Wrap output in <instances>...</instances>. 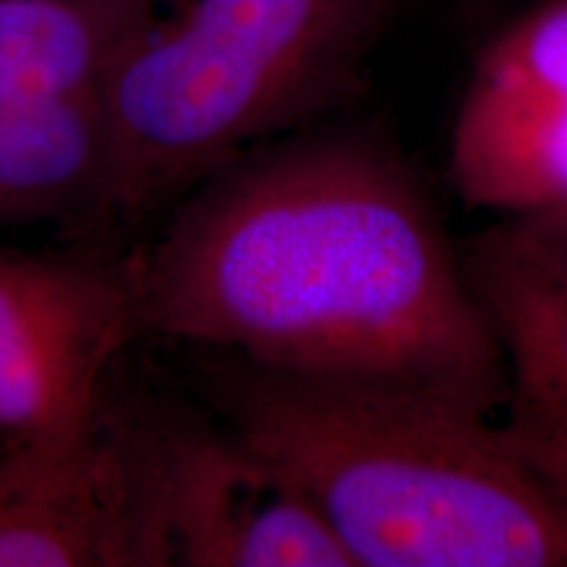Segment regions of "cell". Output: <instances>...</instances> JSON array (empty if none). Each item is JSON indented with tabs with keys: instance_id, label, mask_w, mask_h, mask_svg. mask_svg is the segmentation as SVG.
Wrapping results in <instances>:
<instances>
[{
	"instance_id": "1",
	"label": "cell",
	"mask_w": 567,
	"mask_h": 567,
	"mask_svg": "<svg viewBox=\"0 0 567 567\" xmlns=\"http://www.w3.org/2000/svg\"><path fill=\"white\" fill-rule=\"evenodd\" d=\"M130 264L140 334L505 413L463 252L413 163L368 126L326 118L252 147Z\"/></svg>"
},
{
	"instance_id": "2",
	"label": "cell",
	"mask_w": 567,
	"mask_h": 567,
	"mask_svg": "<svg viewBox=\"0 0 567 567\" xmlns=\"http://www.w3.org/2000/svg\"><path fill=\"white\" fill-rule=\"evenodd\" d=\"M205 352L218 421L308 494L352 567H567V463L507 417Z\"/></svg>"
},
{
	"instance_id": "3",
	"label": "cell",
	"mask_w": 567,
	"mask_h": 567,
	"mask_svg": "<svg viewBox=\"0 0 567 567\" xmlns=\"http://www.w3.org/2000/svg\"><path fill=\"white\" fill-rule=\"evenodd\" d=\"M400 0H137L101 87V208L145 216L363 90Z\"/></svg>"
},
{
	"instance_id": "4",
	"label": "cell",
	"mask_w": 567,
	"mask_h": 567,
	"mask_svg": "<svg viewBox=\"0 0 567 567\" xmlns=\"http://www.w3.org/2000/svg\"><path fill=\"white\" fill-rule=\"evenodd\" d=\"M163 567H352L308 494L218 421H145Z\"/></svg>"
},
{
	"instance_id": "5",
	"label": "cell",
	"mask_w": 567,
	"mask_h": 567,
	"mask_svg": "<svg viewBox=\"0 0 567 567\" xmlns=\"http://www.w3.org/2000/svg\"><path fill=\"white\" fill-rule=\"evenodd\" d=\"M134 334L132 264L0 247V434L34 442L87 429Z\"/></svg>"
},
{
	"instance_id": "6",
	"label": "cell",
	"mask_w": 567,
	"mask_h": 567,
	"mask_svg": "<svg viewBox=\"0 0 567 567\" xmlns=\"http://www.w3.org/2000/svg\"><path fill=\"white\" fill-rule=\"evenodd\" d=\"M0 567H163L145 421L105 405L80 434L0 455Z\"/></svg>"
},
{
	"instance_id": "7",
	"label": "cell",
	"mask_w": 567,
	"mask_h": 567,
	"mask_svg": "<svg viewBox=\"0 0 567 567\" xmlns=\"http://www.w3.org/2000/svg\"><path fill=\"white\" fill-rule=\"evenodd\" d=\"M450 176L471 208L523 216L567 197V0H530L484 42L460 97Z\"/></svg>"
},
{
	"instance_id": "8",
	"label": "cell",
	"mask_w": 567,
	"mask_h": 567,
	"mask_svg": "<svg viewBox=\"0 0 567 567\" xmlns=\"http://www.w3.org/2000/svg\"><path fill=\"white\" fill-rule=\"evenodd\" d=\"M463 258L505 358V417L567 463V271L494 229Z\"/></svg>"
},
{
	"instance_id": "9",
	"label": "cell",
	"mask_w": 567,
	"mask_h": 567,
	"mask_svg": "<svg viewBox=\"0 0 567 567\" xmlns=\"http://www.w3.org/2000/svg\"><path fill=\"white\" fill-rule=\"evenodd\" d=\"M105 174L101 92L0 111V226L101 203Z\"/></svg>"
},
{
	"instance_id": "10",
	"label": "cell",
	"mask_w": 567,
	"mask_h": 567,
	"mask_svg": "<svg viewBox=\"0 0 567 567\" xmlns=\"http://www.w3.org/2000/svg\"><path fill=\"white\" fill-rule=\"evenodd\" d=\"M137 0H0V111L101 92Z\"/></svg>"
},
{
	"instance_id": "11",
	"label": "cell",
	"mask_w": 567,
	"mask_h": 567,
	"mask_svg": "<svg viewBox=\"0 0 567 567\" xmlns=\"http://www.w3.org/2000/svg\"><path fill=\"white\" fill-rule=\"evenodd\" d=\"M492 229L517 250L567 271V197L549 208L502 218Z\"/></svg>"
}]
</instances>
